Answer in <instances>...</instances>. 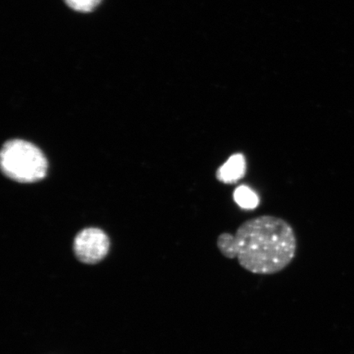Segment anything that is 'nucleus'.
Returning <instances> with one entry per match:
<instances>
[{"mask_svg":"<svg viewBox=\"0 0 354 354\" xmlns=\"http://www.w3.org/2000/svg\"><path fill=\"white\" fill-rule=\"evenodd\" d=\"M216 246L225 258L237 259L246 271L273 275L295 258L297 238L285 219L263 215L243 221L234 234H220Z\"/></svg>","mask_w":354,"mask_h":354,"instance_id":"nucleus-1","label":"nucleus"},{"mask_svg":"<svg viewBox=\"0 0 354 354\" xmlns=\"http://www.w3.org/2000/svg\"><path fill=\"white\" fill-rule=\"evenodd\" d=\"M1 170L17 183H37L46 176L48 162L35 145L24 140H10L1 150Z\"/></svg>","mask_w":354,"mask_h":354,"instance_id":"nucleus-2","label":"nucleus"},{"mask_svg":"<svg viewBox=\"0 0 354 354\" xmlns=\"http://www.w3.org/2000/svg\"><path fill=\"white\" fill-rule=\"evenodd\" d=\"M107 234L98 228H86L74 240V251L84 263L94 264L104 259L109 250Z\"/></svg>","mask_w":354,"mask_h":354,"instance_id":"nucleus-3","label":"nucleus"},{"mask_svg":"<svg viewBox=\"0 0 354 354\" xmlns=\"http://www.w3.org/2000/svg\"><path fill=\"white\" fill-rule=\"evenodd\" d=\"M245 174V158L242 153H236L218 168L216 178L224 184H234L242 179Z\"/></svg>","mask_w":354,"mask_h":354,"instance_id":"nucleus-4","label":"nucleus"},{"mask_svg":"<svg viewBox=\"0 0 354 354\" xmlns=\"http://www.w3.org/2000/svg\"><path fill=\"white\" fill-rule=\"evenodd\" d=\"M234 199L239 206L245 209H254L259 203L258 196L246 185H241L234 190Z\"/></svg>","mask_w":354,"mask_h":354,"instance_id":"nucleus-5","label":"nucleus"},{"mask_svg":"<svg viewBox=\"0 0 354 354\" xmlns=\"http://www.w3.org/2000/svg\"><path fill=\"white\" fill-rule=\"evenodd\" d=\"M102 0H65L66 6L73 10L81 12H88L95 10Z\"/></svg>","mask_w":354,"mask_h":354,"instance_id":"nucleus-6","label":"nucleus"}]
</instances>
